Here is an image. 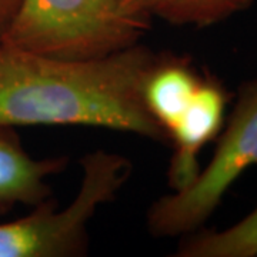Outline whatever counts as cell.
<instances>
[{
  "label": "cell",
  "instance_id": "30bf717a",
  "mask_svg": "<svg viewBox=\"0 0 257 257\" xmlns=\"http://www.w3.org/2000/svg\"><path fill=\"white\" fill-rule=\"evenodd\" d=\"M20 0H0V40L9 28Z\"/></svg>",
  "mask_w": 257,
  "mask_h": 257
},
{
  "label": "cell",
  "instance_id": "7a4b0ae2",
  "mask_svg": "<svg viewBox=\"0 0 257 257\" xmlns=\"http://www.w3.org/2000/svg\"><path fill=\"white\" fill-rule=\"evenodd\" d=\"M152 18L136 0H20L3 43L37 55L100 59L140 43Z\"/></svg>",
  "mask_w": 257,
  "mask_h": 257
},
{
  "label": "cell",
  "instance_id": "277c9868",
  "mask_svg": "<svg viewBox=\"0 0 257 257\" xmlns=\"http://www.w3.org/2000/svg\"><path fill=\"white\" fill-rule=\"evenodd\" d=\"M256 165L257 80H247L240 84L209 165L187 187L163 194L149 207V233L155 237H183L204 227L230 187Z\"/></svg>",
  "mask_w": 257,
  "mask_h": 257
},
{
  "label": "cell",
  "instance_id": "5b68a950",
  "mask_svg": "<svg viewBox=\"0 0 257 257\" xmlns=\"http://www.w3.org/2000/svg\"><path fill=\"white\" fill-rule=\"evenodd\" d=\"M227 103L229 94L220 80L204 73L190 104L167 135L173 146L167 170L172 190L187 187L199 175L200 152L220 133Z\"/></svg>",
  "mask_w": 257,
  "mask_h": 257
},
{
  "label": "cell",
  "instance_id": "ba28073f",
  "mask_svg": "<svg viewBox=\"0 0 257 257\" xmlns=\"http://www.w3.org/2000/svg\"><path fill=\"white\" fill-rule=\"evenodd\" d=\"M180 239L176 257H257V207L227 229L202 227Z\"/></svg>",
  "mask_w": 257,
  "mask_h": 257
},
{
  "label": "cell",
  "instance_id": "52a82bcc",
  "mask_svg": "<svg viewBox=\"0 0 257 257\" xmlns=\"http://www.w3.org/2000/svg\"><path fill=\"white\" fill-rule=\"evenodd\" d=\"M203 76L189 57L159 53L143 86V99L166 136L190 104Z\"/></svg>",
  "mask_w": 257,
  "mask_h": 257
},
{
  "label": "cell",
  "instance_id": "3957f363",
  "mask_svg": "<svg viewBox=\"0 0 257 257\" xmlns=\"http://www.w3.org/2000/svg\"><path fill=\"white\" fill-rule=\"evenodd\" d=\"M82 179L73 202L57 210L50 197L28 216L0 223V257H82L89 250V224L132 176L130 159L94 150L80 159Z\"/></svg>",
  "mask_w": 257,
  "mask_h": 257
},
{
  "label": "cell",
  "instance_id": "9c48e42d",
  "mask_svg": "<svg viewBox=\"0 0 257 257\" xmlns=\"http://www.w3.org/2000/svg\"><path fill=\"white\" fill-rule=\"evenodd\" d=\"M254 0H136L150 18L173 26L210 28L247 10Z\"/></svg>",
  "mask_w": 257,
  "mask_h": 257
},
{
  "label": "cell",
  "instance_id": "6da1fadb",
  "mask_svg": "<svg viewBox=\"0 0 257 257\" xmlns=\"http://www.w3.org/2000/svg\"><path fill=\"white\" fill-rule=\"evenodd\" d=\"M157 57L142 43L66 60L0 42V126H89L169 143L143 99Z\"/></svg>",
  "mask_w": 257,
  "mask_h": 257
},
{
  "label": "cell",
  "instance_id": "8992f818",
  "mask_svg": "<svg viewBox=\"0 0 257 257\" xmlns=\"http://www.w3.org/2000/svg\"><path fill=\"white\" fill-rule=\"evenodd\" d=\"M67 165L66 156L32 157L16 127L0 126V214L18 204L35 207L50 199L49 177L62 173Z\"/></svg>",
  "mask_w": 257,
  "mask_h": 257
}]
</instances>
